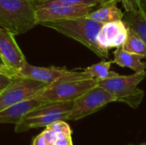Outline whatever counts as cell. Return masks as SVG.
<instances>
[{
	"instance_id": "6",
	"label": "cell",
	"mask_w": 146,
	"mask_h": 145,
	"mask_svg": "<svg viewBox=\"0 0 146 145\" xmlns=\"http://www.w3.org/2000/svg\"><path fill=\"white\" fill-rule=\"evenodd\" d=\"M15 77H22L36 81H39L47 85L58 80L67 79H92L87 72L72 71L65 68L57 67H36L26 62L21 69H19Z\"/></svg>"
},
{
	"instance_id": "7",
	"label": "cell",
	"mask_w": 146,
	"mask_h": 145,
	"mask_svg": "<svg viewBox=\"0 0 146 145\" xmlns=\"http://www.w3.org/2000/svg\"><path fill=\"white\" fill-rule=\"evenodd\" d=\"M47 85V84L33 79L15 77L0 93V111L33 97Z\"/></svg>"
},
{
	"instance_id": "9",
	"label": "cell",
	"mask_w": 146,
	"mask_h": 145,
	"mask_svg": "<svg viewBox=\"0 0 146 145\" xmlns=\"http://www.w3.org/2000/svg\"><path fill=\"white\" fill-rule=\"evenodd\" d=\"M0 59L3 64L15 73L27 62L25 56L18 46L15 35L0 27Z\"/></svg>"
},
{
	"instance_id": "15",
	"label": "cell",
	"mask_w": 146,
	"mask_h": 145,
	"mask_svg": "<svg viewBox=\"0 0 146 145\" xmlns=\"http://www.w3.org/2000/svg\"><path fill=\"white\" fill-rule=\"evenodd\" d=\"M128 27V26H127ZM122 48L124 50L143 56L146 58V44L142 40V38L130 27H128L127 38L122 44Z\"/></svg>"
},
{
	"instance_id": "24",
	"label": "cell",
	"mask_w": 146,
	"mask_h": 145,
	"mask_svg": "<svg viewBox=\"0 0 146 145\" xmlns=\"http://www.w3.org/2000/svg\"><path fill=\"white\" fill-rule=\"evenodd\" d=\"M0 72H3V73H9V74H10V75H12V76H14V77H15V73H14L11 70H9L8 68H6L3 63H2V64H0Z\"/></svg>"
},
{
	"instance_id": "2",
	"label": "cell",
	"mask_w": 146,
	"mask_h": 145,
	"mask_svg": "<svg viewBox=\"0 0 146 145\" xmlns=\"http://www.w3.org/2000/svg\"><path fill=\"white\" fill-rule=\"evenodd\" d=\"M146 78V71L134 73L131 75H120L110 71L109 75L99 79L98 85L110 92L115 102L123 103L132 109H137L141 104L145 92L138 87L139 84Z\"/></svg>"
},
{
	"instance_id": "12",
	"label": "cell",
	"mask_w": 146,
	"mask_h": 145,
	"mask_svg": "<svg viewBox=\"0 0 146 145\" xmlns=\"http://www.w3.org/2000/svg\"><path fill=\"white\" fill-rule=\"evenodd\" d=\"M119 1L120 0H109L99 3V7L97 9L92 10L87 17L102 24L121 21L124 13L118 6Z\"/></svg>"
},
{
	"instance_id": "27",
	"label": "cell",
	"mask_w": 146,
	"mask_h": 145,
	"mask_svg": "<svg viewBox=\"0 0 146 145\" xmlns=\"http://www.w3.org/2000/svg\"><path fill=\"white\" fill-rule=\"evenodd\" d=\"M131 1H132V3H133V5H134V7H135V8H139V6H137V4L134 3V1H133V0H131Z\"/></svg>"
},
{
	"instance_id": "29",
	"label": "cell",
	"mask_w": 146,
	"mask_h": 145,
	"mask_svg": "<svg viewBox=\"0 0 146 145\" xmlns=\"http://www.w3.org/2000/svg\"><path fill=\"white\" fill-rule=\"evenodd\" d=\"M128 145H133V144H128Z\"/></svg>"
},
{
	"instance_id": "14",
	"label": "cell",
	"mask_w": 146,
	"mask_h": 145,
	"mask_svg": "<svg viewBox=\"0 0 146 145\" xmlns=\"http://www.w3.org/2000/svg\"><path fill=\"white\" fill-rule=\"evenodd\" d=\"M143 59H145L143 56L127 52L122 46L117 47L114 51V62L122 68H128L135 73L145 71L146 62Z\"/></svg>"
},
{
	"instance_id": "21",
	"label": "cell",
	"mask_w": 146,
	"mask_h": 145,
	"mask_svg": "<svg viewBox=\"0 0 146 145\" xmlns=\"http://www.w3.org/2000/svg\"><path fill=\"white\" fill-rule=\"evenodd\" d=\"M71 136L72 135L59 137L54 145H73V141H72Z\"/></svg>"
},
{
	"instance_id": "4",
	"label": "cell",
	"mask_w": 146,
	"mask_h": 145,
	"mask_svg": "<svg viewBox=\"0 0 146 145\" xmlns=\"http://www.w3.org/2000/svg\"><path fill=\"white\" fill-rule=\"evenodd\" d=\"M98 79L58 80L48 85L37 96L44 103L72 102L88 90L98 85Z\"/></svg>"
},
{
	"instance_id": "25",
	"label": "cell",
	"mask_w": 146,
	"mask_h": 145,
	"mask_svg": "<svg viewBox=\"0 0 146 145\" xmlns=\"http://www.w3.org/2000/svg\"><path fill=\"white\" fill-rule=\"evenodd\" d=\"M133 1H134V3L137 4V6H139V7L142 6V1H143V0H133Z\"/></svg>"
},
{
	"instance_id": "3",
	"label": "cell",
	"mask_w": 146,
	"mask_h": 145,
	"mask_svg": "<svg viewBox=\"0 0 146 145\" xmlns=\"http://www.w3.org/2000/svg\"><path fill=\"white\" fill-rule=\"evenodd\" d=\"M36 25L33 0H0V27L20 35Z\"/></svg>"
},
{
	"instance_id": "18",
	"label": "cell",
	"mask_w": 146,
	"mask_h": 145,
	"mask_svg": "<svg viewBox=\"0 0 146 145\" xmlns=\"http://www.w3.org/2000/svg\"><path fill=\"white\" fill-rule=\"evenodd\" d=\"M50 129H52L59 137L62 136H68L72 135V131L69 126V125L65 121H57L51 125L48 126Z\"/></svg>"
},
{
	"instance_id": "28",
	"label": "cell",
	"mask_w": 146,
	"mask_h": 145,
	"mask_svg": "<svg viewBox=\"0 0 146 145\" xmlns=\"http://www.w3.org/2000/svg\"><path fill=\"white\" fill-rule=\"evenodd\" d=\"M139 145H146V142H145V143H143V144H141Z\"/></svg>"
},
{
	"instance_id": "13",
	"label": "cell",
	"mask_w": 146,
	"mask_h": 145,
	"mask_svg": "<svg viewBox=\"0 0 146 145\" xmlns=\"http://www.w3.org/2000/svg\"><path fill=\"white\" fill-rule=\"evenodd\" d=\"M122 21L127 26L133 30L146 44V10L140 6L137 9L126 10Z\"/></svg>"
},
{
	"instance_id": "10",
	"label": "cell",
	"mask_w": 146,
	"mask_h": 145,
	"mask_svg": "<svg viewBox=\"0 0 146 145\" xmlns=\"http://www.w3.org/2000/svg\"><path fill=\"white\" fill-rule=\"evenodd\" d=\"M127 31L128 27L122 20L104 23L98 33V43L106 50L122 46L127 38Z\"/></svg>"
},
{
	"instance_id": "23",
	"label": "cell",
	"mask_w": 146,
	"mask_h": 145,
	"mask_svg": "<svg viewBox=\"0 0 146 145\" xmlns=\"http://www.w3.org/2000/svg\"><path fill=\"white\" fill-rule=\"evenodd\" d=\"M32 145H47L45 141H44V138L42 133H40L35 138H33Z\"/></svg>"
},
{
	"instance_id": "5",
	"label": "cell",
	"mask_w": 146,
	"mask_h": 145,
	"mask_svg": "<svg viewBox=\"0 0 146 145\" xmlns=\"http://www.w3.org/2000/svg\"><path fill=\"white\" fill-rule=\"evenodd\" d=\"M113 102H115V98L110 92L99 85H96L74 101L72 110L67 121H79Z\"/></svg>"
},
{
	"instance_id": "1",
	"label": "cell",
	"mask_w": 146,
	"mask_h": 145,
	"mask_svg": "<svg viewBox=\"0 0 146 145\" xmlns=\"http://www.w3.org/2000/svg\"><path fill=\"white\" fill-rule=\"evenodd\" d=\"M40 24L80 42L101 58L109 57V50L102 48L97 40L98 33L103 26L100 22L83 16L44 21Z\"/></svg>"
},
{
	"instance_id": "20",
	"label": "cell",
	"mask_w": 146,
	"mask_h": 145,
	"mask_svg": "<svg viewBox=\"0 0 146 145\" xmlns=\"http://www.w3.org/2000/svg\"><path fill=\"white\" fill-rule=\"evenodd\" d=\"M15 77L3 73V72H0V93L14 80Z\"/></svg>"
},
{
	"instance_id": "26",
	"label": "cell",
	"mask_w": 146,
	"mask_h": 145,
	"mask_svg": "<svg viewBox=\"0 0 146 145\" xmlns=\"http://www.w3.org/2000/svg\"><path fill=\"white\" fill-rule=\"evenodd\" d=\"M142 5H143V7L145 8V9L146 10V0H143L142 1Z\"/></svg>"
},
{
	"instance_id": "19",
	"label": "cell",
	"mask_w": 146,
	"mask_h": 145,
	"mask_svg": "<svg viewBox=\"0 0 146 145\" xmlns=\"http://www.w3.org/2000/svg\"><path fill=\"white\" fill-rule=\"evenodd\" d=\"M44 141L47 145H54L55 143L56 142V140L58 139V135L50 127L46 126L45 129L41 132Z\"/></svg>"
},
{
	"instance_id": "8",
	"label": "cell",
	"mask_w": 146,
	"mask_h": 145,
	"mask_svg": "<svg viewBox=\"0 0 146 145\" xmlns=\"http://www.w3.org/2000/svg\"><path fill=\"white\" fill-rule=\"evenodd\" d=\"M93 7L84 5H71L59 3H45L35 8L37 24L61 19H70L87 16Z\"/></svg>"
},
{
	"instance_id": "16",
	"label": "cell",
	"mask_w": 146,
	"mask_h": 145,
	"mask_svg": "<svg viewBox=\"0 0 146 145\" xmlns=\"http://www.w3.org/2000/svg\"><path fill=\"white\" fill-rule=\"evenodd\" d=\"M112 63L113 61H102L98 63L93 64L85 68L84 70L87 72L92 78L104 79L109 75Z\"/></svg>"
},
{
	"instance_id": "17",
	"label": "cell",
	"mask_w": 146,
	"mask_h": 145,
	"mask_svg": "<svg viewBox=\"0 0 146 145\" xmlns=\"http://www.w3.org/2000/svg\"><path fill=\"white\" fill-rule=\"evenodd\" d=\"M34 7H38L45 3H59L64 4H71V5H84V6H91L95 7L99 4L96 0H33Z\"/></svg>"
},
{
	"instance_id": "22",
	"label": "cell",
	"mask_w": 146,
	"mask_h": 145,
	"mask_svg": "<svg viewBox=\"0 0 146 145\" xmlns=\"http://www.w3.org/2000/svg\"><path fill=\"white\" fill-rule=\"evenodd\" d=\"M98 3H104V2H106V1H109V0H96ZM120 2L122 3L124 8L126 10H128V9H137L134 7L133 3H132L131 0H120Z\"/></svg>"
},
{
	"instance_id": "11",
	"label": "cell",
	"mask_w": 146,
	"mask_h": 145,
	"mask_svg": "<svg viewBox=\"0 0 146 145\" xmlns=\"http://www.w3.org/2000/svg\"><path fill=\"white\" fill-rule=\"evenodd\" d=\"M43 104L45 103H43L36 94L29 99L14 104L0 111V124L11 123L16 125L27 114Z\"/></svg>"
}]
</instances>
